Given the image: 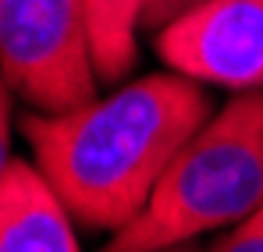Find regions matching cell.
I'll return each mask as SVG.
<instances>
[{
    "label": "cell",
    "instance_id": "obj_1",
    "mask_svg": "<svg viewBox=\"0 0 263 252\" xmlns=\"http://www.w3.org/2000/svg\"><path fill=\"white\" fill-rule=\"evenodd\" d=\"M210 100L189 75H146L75 110L29 114L32 160L86 231H121L149 203L178 149L206 125Z\"/></svg>",
    "mask_w": 263,
    "mask_h": 252
},
{
    "label": "cell",
    "instance_id": "obj_2",
    "mask_svg": "<svg viewBox=\"0 0 263 252\" xmlns=\"http://www.w3.org/2000/svg\"><path fill=\"white\" fill-rule=\"evenodd\" d=\"M263 206V89L235 92L160 174L149 203L100 252H164Z\"/></svg>",
    "mask_w": 263,
    "mask_h": 252
},
{
    "label": "cell",
    "instance_id": "obj_3",
    "mask_svg": "<svg viewBox=\"0 0 263 252\" xmlns=\"http://www.w3.org/2000/svg\"><path fill=\"white\" fill-rule=\"evenodd\" d=\"M0 71L40 114L96 100L86 0H0Z\"/></svg>",
    "mask_w": 263,
    "mask_h": 252
},
{
    "label": "cell",
    "instance_id": "obj_4",
    "mask_svg": "<svg viewBox=\"0 0 263 252\" xmlns=\"http://www.w3.org/2000/svg\"><path fill=\"white\" fill-rule=\"evenodd\" d=\"M164 64L231 92L263 89V0H203L153 32Z\"/></svg>",
    "mask_w": 263,
    "mask_h": 252
},
{
    "label": "cell",
    "instance_id": "obj_5",
    "mask_svg": "<svg viewBox=\"0 0 263 252\" xmlns=\"http://www.w3.org/2000/svg\"><path fill=\"white\" fill-rule=\"evenodd\" d=\"M0 252H82L57 188L18 157L0 178Z\"/></svg>",
    "mask_w": 263,
    "mask_h": 252
},
{
    "label": "cell",
    "instance_id": "obj_6",
    "mask_svg": "<svg viewBox=\"0 0 263 252\" xmlns=\"http://www.w3.org/2000/svg\"><path fill=\"white\" fill-rule=\"evenodd\" d=\"M146 7L149 0H86L92 64L100 82H121L135 68V32L142 29Z\"/></svg>",
    "mask_w": 263,
    "mask_h": 252
},
{
    "label": "cell",
    "instance_id": "obj_7",
    "mask_svg": "<svg viewBox=\"0 0 263 252\" xmlns=\"http://www.w3.org/2000/svg\"><path fill=\"white\" fill-rule=\"evenodd\" d=\"M206 252H263V206L249 220L228 227Z\"/></svg>",
    "mask_w": 263,
    "mask_h": 252
},
{
    "label": "cell",
    "instance_id": "obj_8",
    "mask_svg": "<svg viewBox=\"0 0 263 252\" xmlns=\"http://www.w3.org/2000/svg\"><path fill=\"white\" fill-rule=\"evenodd\" d=\"M196 4H203V0H149L146 18H142V29L153 36L157 29H164L167 22H175L181 11H189V7H196Z\"/></svg>",
    "mask_w": 263,
    "mask_h": 252
},
{
    "label": "cell",
    "instance_id": "obj_9",
    "mask_svg": "<svg viewBox=\"0 0 263 252\" xmlns=\"http://www.w3.org/2000/svg\"><path fill=\"white\" fill-rule=\"evenodd\" d=\"M11 160H14L11 157V85L0 71V178Z\"/></svg>",
    "mask_w": 263,
    "mask_h": 252
},
{
    "label": "cell",
    "instance_id": "obj_10",
    "mask_svg": "<svg viewBox=\"0 0 263 252\" xmlns=\"http://www.w3.org/2000/svg\"><path fill=\"white\" fill-rule=\"evenodd\" d=\"M164 252H206V249H199V245L185 242V245H171V249H164Z\"/></svg>",
    "mask_w": 263,
    "mask_h": 252
}]
</instances>
